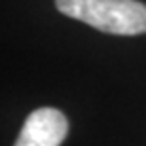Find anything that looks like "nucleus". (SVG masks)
Wrapping results in <instances>:
<instances>
[{
    "label": "nucleus",
    "instance_id": "nucleus-1",
    "mask_svg": "<svg viewBox=\"0 0 146 146\" xmlns=\"http://www.w3.org/2000/svg\"><path fill=\"white\" fill-rule=\"evenodd\" d=\"M61 13L110 34L146 33V4L139 0H55Z\"/></svg>",
    "mask_w": 146,
    "mask_h": 146
},
{
    "label": "nucleus",
    "instance_id": "nucleus-2",
    "mask_svg": "<svg viewBox=\"0 0 146 146\" xmlns=\"http://www.w3.org/2000/svg\"><path fill=\"white\" fill-rule=\"evenodd\" d=\"M66 133V116L57 108L46 106L29 114L13 146H61Z\"/></svg>",
    "mask_w": 146,
    "mask_h": 146
}]
</instances>
